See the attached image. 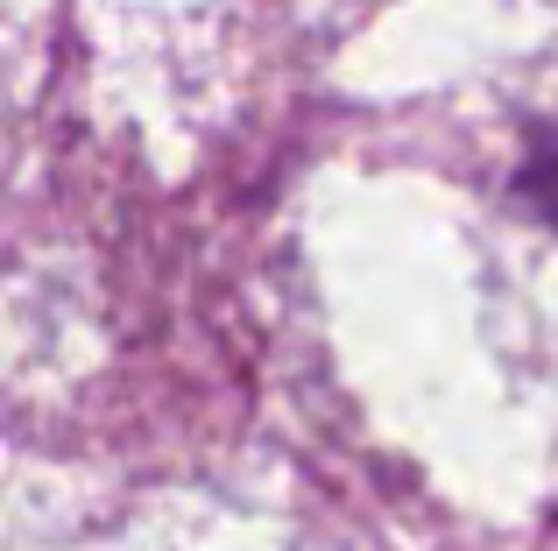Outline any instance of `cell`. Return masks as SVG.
Instances as JSON below:
<instances>
[{"instance_id":"obj_1","label":"cell","mask_w":558,"mask_h":551,"mask_svg":"<svg viewBox=\"0 0 558 551\" xmlns=\"http://www.w3.org/2000/svg\"><path fill=\"white\" fill-rule=\"evenodd\" d=\"M523 198H531L537 212L551 220V234H558V127L545 142H537V156L523 163Z\"/></svg>"}]
</instances>
